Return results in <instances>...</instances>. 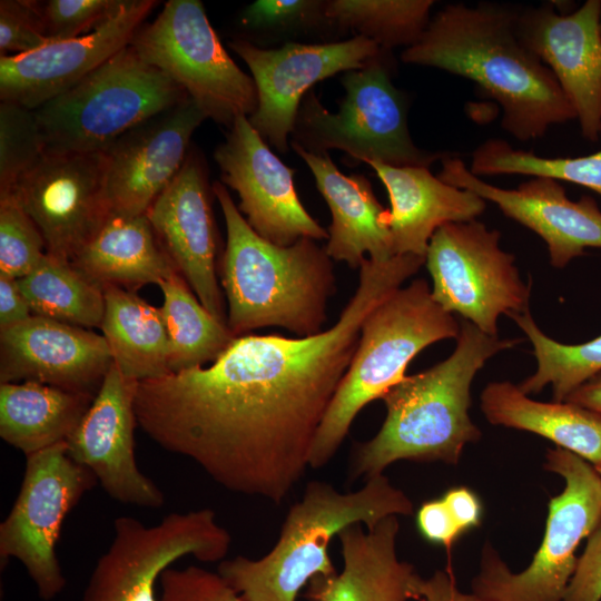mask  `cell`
Wrapping results in <instances>:
<instances>
[{
	"label": "cell",
	"mask_w": 601,
	"mask_h": 601,
	"mask_svg": "<svg viewBox=\"0 0 601 601\" xmlns=\"http://www.w3.org/2000/svg\"><path fill=\"white\" fill-rule=\"evenodd\" d=\"M158 2L125 0L109 20L87 35L51 41L31 52L0 57V98L37 109L69 90L130 45Z\"/></svg>",
	"instance_id": "21"
},
{
	"label": "cell",
	"mask_w": 601,
	"mask_h": 601,
	"mask_svg": "<svg viewBox=\"0 0 601 601\" xmlns=\"http://www.w3.org/2000/svg\"><path fill=\"white\" fill-rule=\"evenodd\" d=\"M481 410L493 425L532 432L591 463H601V416L570 402H538L511 382H491Z\"/></svg>",
	"instance_id": "28"
},
{
	"label": "cell",
	"mask_w": 601,
	"mask_h": 601,
	"mask_svg": "<svg viewBox=\"0 0 601 601\" xmlns=\"http://www.w3.org/2000/svg\"><path fill=\"white\" fill-rule=\"evenodd\" d=\"M125 0H49L41 2L48 38L60 41L96 30L109 20Z\"/></svg>",
	"instance_id": "38"
},
{
	"label": "cell",
	"mask_w": 601,
	"mask_h": 601,
	"mask_svg": "<svg viewBox=\"0 0 601 601\" xmlns=\"http://www.w3.org/2000/svg\"><path fill=\"white\" fill-rule=\"evenodd\" d=\"M229 129L214 158L224 184L238 194V209L249 226L283 247L300 238L328 239V231L300 203L294 170L269 149L248 118L238 117Z\"/></svg>",
	"instance_id": "16"
},
{
	"label": "cell",
	"mask_w": 601,
	"mask_h": 601,
	"mask_svg": "<svg viewBox=\"0 0 601 601\" xmlns=\"http://www.w3.org/2000/svg\"><path fill=\"white\" fill-rule=\"evenodd\" d=\"M18 283L32 315L83 328L100 327L105 313L104 290L70 262L46 253Z\"/></svg>",
	"instance_id": "32"
},
{
	"label": "cell",
	"mask_w": 601,
	"mask_h": 601,
	"mask_svg": "<svg viewBox=\"0 0 601 601\" xmlns=\"http://www.w3.org/2000/svg\"><path fill=\"white\" fill-rule=\"evenodd\" d=\"M544 469L562 476L563 491L550 499L543 541L531 564L513 573L490 543L482 550L472 590L481 601H562L574 574L580 542L601 521V476L579 455L549 450Z\"/></svg>",
	"instance_id": "8"
},
{
	"label": "cell",
	"mask_w": 601,
	"mask_h": 601,
	"mask_svg": "<svg viewBox=\"0 0 601 601\" xmlns=\"http://www.w3.org/2000/svg\"><path fill=\"white\" fill-rule=\"evenodd\" d=\"M416 523L426 541L443 545L447 552L463 534L442 497L424 502L417 511Z\"/></svg>",
	"instance_id": "43"
},
{
	"label": "cell",
	"mask_w": 601,
	"mask_h": 601,
	"mask_svg": "<svg viewBox=\"0 0 601 601\" xmlns=\"http://www.w3.org/2000/svg\"><path fill=\"white\" fill-rule=\"evenodd\" d=\"M322 2L307 0H257L242 14V22L253 29H279L321 13Z\"/></svg>",
	"instance_id": "41"
},
{
	"label": "cell",
	"mask_w": 601,
	"mask_h": 601,
	"mask_svg": "<svg viewBox=\"0 0 601 601\" xmlns=\"http://www.w3.org/2000/svg\"><path fill=\"white\" fill-rule=\"evenodd\" d=\"M158 286L164 295L160 309L169 338L170 374L213 363L236 337L203 306L179 273Z\"/></svg>",
	"instance_id": "31"
},
{
	"label": "cell",
	"mask_w": 601,
	"mask_h": 601,
	"mask_svg": "<svg viewBox=\"0 0 601 601\" xmlns=\"http://www.w3.org/2000/svg\"><path fill=\"white\" fill-rule=\"evenodd\" d=\"M207 174L199 156L185 162L146 215L166 254L203 306L227 325L216 268L218 234Z\"/></svg>",
	"instance_id": "20"
},
{
	"label": "cell",
	"mask_w": 601,
	"mask_h": 601,
	"mask_svg": "<svg viewBox=\"0 0 601 601\" xmlns=\"http://www.w3.org/2000/svg\"><path fill=\"white\" fill-rule=\"evenodd\" d=\"M601 600V521L589 535L585 549L562 601Z\"/></svg>",
	"instance_id": "42"
},
{
	"label": "cell",
	"mask_w": 601,
	"mask_h": 601,
	"mask_svg": "<svg viewBox=\"0 0 601 601\" xmlns=\"http://www.w3.org/2000/svg\"><path fill=\"white\" fill-rule=\"evenodd\" d=\"M441 164L440 179L493 203L506 217L540 236L553 267L563 268L587 248H601V210L591 196L572 200L562 183L549 177L502 188L472 174L456 156L444 155Z\"/></svg>",
	"instance_id": "19"
},
{
	"label": "cell",
	"mask_w": 601,
	"mask_h": 601,
	"mask_svg": "<svg viewBox=\"0 0 601 601\" xmlns=\"http://www.w3.org/2000/svg\"><path fill=\"white\" fill-rule=\"evenodd\" d=\"M418 601H481L474 593L461 592L452 570H437L430 578L420 575L415 585Z\"/></svg>",
	"instance_id": "44"
},
{
	"label": "cell",
	"mask_w": 601,
	"mask_h": 601,
	"mask_svg": "<svg viewBox=\"0 0 601 601\" xmlns=\"http://www.w3.org/2000/svg\"><path fill=\"white\" fill-rule=\"evenodd\" d=\"M112 365L102 335L32 315L0 331V383L37 382L95 396Z\"/></svg>",
	"instance_id": "23"
},
{
	"label": "cell",
	"mask_w": 601,
	"mask_h": 601,
	"mask_svg": "<svg viewBox=\"0 0 601 601\" xmlns=\"http://www.w3.org/2000/svg\"><path fill=\"white\" fill-rule=\"evenodd\" d=\"M433 4V0H331L322 2L321 14L387 51L420 40Z\"/></svg>",
	"instance_id": "33"
},
{
	"label": "cell",
	"mask_w": 601,
	"mask_h": 601,
	"mask_svg": "<svg viewBox=\"0 0 601 601\" xmlns=\"http://www.w3.org/2000/svg\"><path fill=\"white\" fill-rule=\"evenodd\" d=\"M104 295L100 328L121 374L137 382L170 374L169 338L160 307L116 286L104 288Z\"/></svg>",
	"instance_id": "30"
},
{
	"label": "cell",
	"mask_w": 601,
	"mask_h": 601,
	"mask_svg": "<svg viewBox=\"0 0 601 601\" xmlns=\"http://www.w3.org/2000/svg\"><path fill=\"white\" fill-rule=\"evenodd\" d=\"M600 27H601V18H600Z\"/></svg>",
	"instance_id": "49"
},
{
	"label": "cell",
	"mask_w": 601,
	"mask_h": 601,
	"mask_svg": "<svg viewBox=\"0 0 601 601\" xmlns=\"http://www.w3.org/2000/svg\"><path fill=\"white\" fill-rule=\"evenodd\" d=\"M186 98L128 45L35 112L45 152H106L127 131Z\"/></svg>",
	"instance_id": "7"
},
{
	"label": "cell",
	"mask_w": 601,
	"mask_h": 601,
	"mask_svg": "<svg viewBox=\"0 0 601 601\" xmlns=\"http://www.w3.org/2000/svg\"><path fill=\"white\" fill-rule=\"evenodd\" d=\"M459 333L460 321L433 299L423 278L377 304L361 326L357 348L316 434L309 467L333 459L358 412L401 382L421 351Z\"/></svg>",
	"instance_id": "6"
},
{
	"label": "cell",
	"mask_w": 601,
	"mask_h": 601,
	"mask_svg": "<svg viewBox=\"0 0 601 601\" xmlns=\"http://www.w3.org/2000/svg\"><path fill=\"white\" fill-rule=\"evenodd\" d=\"M520 342L487 335L461 318L456 346L447 358L405 376L382 396L386 417L373 439L356 445L352 476L381 475L400 460L456 464L464 446L481 437L469 414L476 373Z\"/></svg>",
	"instance_id": "3"
},
{
	"label": "cell",
	"mask_w": 601,
	"mask_h": 601,
	"mask_svg": "<svg viewBox=\"0 0 601 601\" xmlns=\"http://www.w3.org/2000/svg\"><path fill=\"white\" fill-rule=\"evenodd\" d=\"M137 384L112 362L91 405L66 441L67 450L72 460L95 474L112 500L160 509L165 494L140 471L135 456Z\"/></svg>",
	"instance_id": "18"
},
{
	"label": "cell",
	"mask_w": 601,
	"mask_h": 601,
	"mask_svg": "<svg viewBox=\"0 0 601 601\" xmlns=\"http://www.w3.org/2000/svg\"><path fill=\"white\" fill-rule=\"evenodd\" d=\"M397 515L373 529L355 523L338 534L343 569L313 578L304 593L308 601H410L415 600L420 575L396 553Z\"/></svg>",
	"instance_id": "24"
},
{
	"label": "cell",
	"mask_w": 601,
	"mask_h": 601,
	"mask_svg": "<svg viewBox=\"0 0 601 601\" xmlns=\"http://www.w3.org/2000/svg\"><path fill=\"white\" fill-rule=\"evenodd\" d=\"M230 48L248 66L256 86L257 107L248 121L279 152L288 149L302 100L313 85L361 70L386 51L362 36L323 45L288 42L277 49L237 39Z\"/></svg>",
	"instance_id": "15"
},
{
	"label": "cell",
	"mask_w": 601,
	"mask_h": 601,
	"mask_svg": "<svg viewBox=\"0 0 601 601\" xmlns=\"http://www.w3.org/2000/svg\"><path fill=\"white\" fill-rule=\"evenodd\" d=\"M207 116L191 99L134 127L105 152L111 215L146 214L181 168L196 128Z\"/></svg>",
	"instance_id": "22"
},
{
	"label": "cell",
	"mask_w": 601,
	"mask_h": 601,
	"mask_svg": "<svg viewBox=\"0 0 601 601\" xmlns=\"http://www.w3.org/2000/svg\"><path fill=\"white\" fill-rule=\"evenodd\" d=\"M510 317L531 342L538 363L535 373L519 384L524 394H538L551 385L553 401L564 402L572 391L601 372V335L581 344H563L539 328L529 308Z\"/></svg>",
	"instance_id": "34"
},
{
	"label": "cell",
	"mask_w": 601,
	"mask_h": 601,
	"mask_svg": "<svg viewBox=\"0 0 601 601\" xmlns=\"http://www.w3.org/2000/svg\"><path fill=\"white\" fill-rule=\"evenodd\" d=\"M49 42L41 2L0 1V57L24 55Z\"/></svg>",
	"instance_id": "39"
},
{
	"label": "cell",
	"mask_w": 601,
	"mask_h": 601,
	"mask_svg": "<svg viewBox=\"0 0 601 601\" xmlns=\"http://www.w3.org/2000/svg\"><path fill=\"white\" fill-rule=\"evenodd\" d=\"M595 470L598 471V473H599L600 476H601V463H600L598 466H595Z\"/></svg>",
	"instance_id": "48"
},
{
	"label": "cell",
	"mask_w": 601,
	"mask_h": 601,
	"mask_svg": "<svg viewBox=\"0 0 601 601\" xmlns=\"http://www.w3.org/2000/svg\"><path fill=\"white\" fill-rule=\"evenodd\" d=\"M130 46L183 88L207 118L230 128L257 107L252 77L229 57L198 0H169Z\"/></svg>",
	"instance_id": "10"
},
{
	"label": "cell",
	"mask_w": 601,
	"mask_h": 601,
	"mask_svg": "<svg viewBox=\"0 0 601 601\" xmlns=\"http://www.w3.org/2000/svg\"><path fill=\"white\" fill-rule=\"evenodd\" d=\"M290 145L311 169L329 207L327 255L351 268H359L366 253L378 263L396 256L385 224L387 209L377 200L368 179L363 175H344L328 154L316 155L294 142Z\"/></svg>",
	"instance_id": "26"
},
{
	"label": "cell",
	"mask_w": 601,
	"mask_h": 601,
	"mask_svg": "<svg viewBox=\"0 0 601 601\" xmlns=\"http://www.w3.org/2000/svg\"><path fill=\"white\" fill-rule=\"evenodd\" d=\"M424 263L414 254L364 258L355 294L327 331L238 336L208 367L138 382L137 424L224 489L279 504L309 467L365 317Z\"/></svg>",
	"instance_id": "1"
},
{
	"label": "cell",
	"mask_w": 601,
	"mask_h": 601,
	"mask_svg": "<svg viewBox=\"0 0 601 601\" xmlns=\"http://www.w3.org/2000/svg\"><path fill=\"white\" fill-rule=\"evenodd\" d=\"M106 174L105 152H45L17 181L10 194L39 228L48 255L71 263L106 224Z\"/></svg>",
	"instance_id": "14"
},
{
	"label": "cell",
	"mask_w": 601,
	"mask_h": 601,
	"mask_svg": "<svg viewBox=\"0 0 601 601\" xmlns=\"http://www.w3.org/2000/svg\"><path fill=\"white\" fill-rule=\"evenodd\" d=\"M601 0L562 13L553 3L519 7L516 33L554 75L585 140L601 135Z\"/></svg>",
	"instance_id": "17"
},
{
	"label": "cell",
	"mask_w": 601,
	"mask_h": 601,
	"mask_svg": "<svg viewBox=\"0 0 601 601\" xmlns=\"http://www.w3.org/2000/svg\"><path fill=\"white\" fill-rule=\"evenodd\" d=\"M500 240L499 230L477 219L447 223L435 230L425 254L433 299L491 336H497L501 315L529 308L531 292Z\"/></svg>",
	"instance_id": "12"
},
{
	"label": "cell",
	"mask_w": 601,
	"mask_h": 601,
	"mask_svg": "<svg viewBox=\"0 0 601 601\" xmlns=\"http://www.w3.org/2000/svg\"><path fill=\"white\" fill-rule=\"evenodd\" d=\"M43 137L35 110L14 102H0V196L45 154Z\"/></svg>",
	"instance_id": "36"
},
{
	"label": "cell",
	"mask_w": 601,
	"mask_h": 601,
	"mask_svg": "<svg viewBox=\"0 0 601 601\" xmlns=\"http://www.w3.org/2000/svg\"><path fill=\"white\" fill-rule=\"evenodd\" d=\"M71 264L100 288L135 292L178 273L146 214L110 215Z\"/></svg>",
	"instance_id": "27"
},
{
	"label": "cell",
	"mask_w": 601,
	"mask_h": 601,
	"mask_svg": "<svg viewBox=\"0 0 601 601\" xmlns=\"http://www.w3.org/2000/svg\"><path fill=\"white\" fill-rule=\"evenodd\" d=\"M227 239L220 259V283L227 298V327L235 337L276 326L298 337L322 333L327 303L336 293L332 258L316 240L300 238L290 246L259 236L215 181Z\"/></svg>",
	"instance_id": "4"
},
{
	"label": "cell",
	"mask_w": 601,
	"mask_h": 601,
	"mask_svg": "<svg viewBox=\"0 0 601 601\" xmlns=\"http://www.w3.org/2000/svg\"><path fill=\"white\" fill-rule=\"evenodd\" d=\"M159 589L158 601H244L218 572L195 564L167 569Z\"/></svg>",
	"instance_id": "40"
},
{
	"label": "cell",
	"mask_w": 601,
	"mask_h": 601,
	"mask_svg": "<svg viewBox=\"0 0 601 601\" xmlns=\"http://www.w3.org/2000/svg\"><path fill=\"white\" fill-rule=\"evenodd\" d=\"M97 483L70 457L66 442L26 456L19 493L0 524V560L1 566L18 560L43 601L57 598L67 583L57 555L62 524Z\"/></svg>",
	"instance_id": "13"
},
{
	"label": "cell",
	"mask_w": 601,
	"mask_h": 601,
	"mask_svg": "<svg viewBox=\"0 0 601 601\" xmlns=\"http://www.w3.org/2000/svg\"><path fill=\"white\" fill-rule=\"evenodd\" d=\"M518 8L450 3L430 21L402 61L473 81L502 108V128L520 141L538 139L575 112L554 75L520 40Z\"/></svg>",
	"instance_id": "2"
},
{
	"label": "cell",
	"mask_w": 601,
	"mask_h": 601,
	"mask_svg": "<svg viewBox=\"0 0 601 601\" xmlns=\"http://www.w3.org/2000/svg\"><path fill=\"white\" fill-rule=\"evenodd\" d=\"M46 255L39 228L12 194L0 196V275L22 278Z\"/></svg>",
	"instance_id": "37"
},
{
	"label": "cell",
	"mask_w": 601,
	"mask_h": 601,
	"mask_svg": "<svg viewBox=\"0 0 601 601\" xmlns=\"http://www.w3.org/2000/svg\"><path fill=\"white\" fill-rule=\"evenodd\" d=\"M472 174L549 177L583 186L601 196V149L578 157H543L514 149L506 140L489 138L472 152Z\"/></svg>",
	"instance_id": "35"
},
{
	"label": "cell",
	"mask_w": 601,
	"mask_h": 601,
	"mask_svg": "<svg viewBox=\"0 0 601 601\" xmlns=\"http://www.w3.org/2000/svg\"><path fill=\"white\" fill-rule=\"evenodd\" d=\"M92 395L37 383H0V437L26 456L66 442Z\"/></svg>",
	"instance_id": "29"
},
{
	"label": "cell",
	"mask_w": 601,
	"mask_h": 601,
	"mask_svg": "<svg viewBox=\"0 0 601 601\" xmlns=\"http://www.w3.org/2000/svg\"><path fill=\"white\" fill-rule=\"evenodd\" d=\"M114 532L80 601H158L156 587L175 562L189 555L220 562L231 544L229 532L210 509L170 512L154 525L121 515Z\"/></svg>",
	"instance_id": "11"
},
{
	"label": "cell",
	"mask_w": 601,
	"mask_h": 601,
	"mask_svg": "<svg viewBox=\"0 0 601 601\" xmlns=\"http://www.w3.org/2000/svg\"><path fill=\"white\" fill-rule=\"evenodd\" d=\"M32 316L18 279L0 275V331L18 325Z\"/></svg>",
	"instance_id": "45"
},
{
	"label": "cell",
	"mask_w": 601,
	"mask_h": 601,
	"mask_svg": "<svg viewBox=\"0 0 601 601\" xmlns=\"http://www.w3.org/2000/svg\"><path fill=\"white\" fill-rule=\"evenodd\" d=\"M412 514L411 500L384 474L347 493L311 481L302 499L289 508L267 554L225 559L217 572L244 601H296L313 578L337 572L328 545L343 529L361 523L370 530L390 515Z\"/></svg>",
	"instance_id": "5"
},
{
	"label": "cell",
	"mask_w": 601,
	"mask_h": 601,
	"mask_svg": "<svg viewBox=\"0 0 601 601\" xmlns=\"http://www.w3.org/2000/svg\"><path fill=\"white\" fill-rule=\"evenodd\" d=\"M442 499L463 533L480 525L482 504L472 490L465 486L451 487L444 493Z\"/></svg>",
	"instance_id": "46"
},
{
	"label": "cell",
	"mask_w": 601,
	"mask_h": 601,
	"mask_svg": "<svg viewBox=\"0 0 601 601\" xmlns=\"http://www.w3.org/2000/svg\"><path fill=\"white\" fill-rule=\"evenodd\" d=\"M564 402L577 404L601 416V372L572 391Z\"/></svg>",
	"instance_id": "47"
},
{
	"label": "cell",
	"mask_w": 601,
	"mask_h": 601,
	"mask_svg": "<svg viewBox=\"0 0 601 601\" xmlns=\"http://www.w3.org/2000/svg\"><path fill=\"white\" fill-rule=\"evenodd\" d=\"M385 186L391 208L388 227L395 255L425 257L435 230L447 223L476 219L486 201L464 188L452 186L434 176L426 166H391L366 161Z\"/></svg>",
	"instance_id": "25"
},
{
	"label": "cell",
	"mask_w": 601,
	"mask_h": 601,
	"mask_svg": "<svg viewBox=\"0 0 601 601\" xmlns=\"http://www.w3.org/2000/svg\"><path fill=\"white\" fill-rule=\"evenodd\" d=\"M384 57L385 52L365 68L345 72V96L335 114L308 92L298 109L292 142L316 155L339 149L359 161L396 167H430L441 160L445 154L422 150L413 142L405 98L393 85Z\"/></svg>",
	"instance_id": "9"
}]
</instances>
